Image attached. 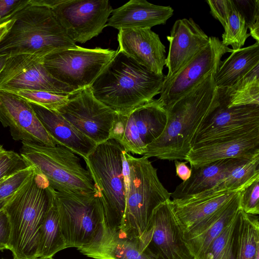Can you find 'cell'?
<instances>
[{
  "label": "cell",
  "instance_id": "obj_51",
  "mask_svg": "<svg viewBox=\"0 0 259 259\" xmlns=\"http://www.w3.org/2000/svg\"><path fill=\"white\" fill-rule=\"evenodd\" d=\"M52 259H54L53 258Z\"/></svg>",
  "mask_w": 259,
  "mask_h": 259
},
{
  "label": "cell",
  "instance_id": "obj_29",
  "mask_svg": "<svg viewBox=\"0 0 259 259\" xmlns=\"http://www.w3.org/2000/svg\"><path fill=\"white\" fill-rule=\"evenodd\" d=\"M66 248L53 189L50 204L39 229L36 257L51 258Z\"/></svg>",
  "mask_w": 259,
  "mask_h": 259
},
{
  "label": "cell",
  "instance_id": "obj_42",
  "mask_svg": "<svg viewBox=\"0 0 259 259\" xmlns=\"http://www.w3.org/2000/svg\"><path fill=\"white\" fill-rule=\"evenodd\" d=\"M176 175L183 181H187L191 175V169L186 164V162L180 161L178 160H174Z\"/></svg>",
  "mask_w": 259,
  "mask_h": 259
},
{
  "label": "cell",
  "instance_id": "obj_23",
  "mask_svg": "<svg viewBox=\"0 0 259 259\" xmlns=\"http://www.w3.org/2000/svg\"><path fill=\"white\" fill-rule=\"evenodd\" d=\"M77 249L93 259H151L139 239L122 235L119 231L108 228L105 222L92 242Z\"/></svg>",
  "mask_w": 259,
  "mask_h": 259
},
{
  "label": "cell",
  "instance_id": "obj_20",
  "mask_svg": "<svg viewBox=\"0 0 259 259\" xmlns=\"http://www.w3.org/2000/svg\"><path fill=\"white\" fill-rule=\"evenodd\" d=\"M118 51L150 72L163 75L166 51L159 35L151 29L119 30Z\"/></svg>",
  "mask_w": 259,
  "mask_h": 259
},
{
  "label": "cell",
  "instance_id": "obj_47",
  "mask_svg": "<svg viewBox=\"0 0 259 259\" xmlns=\"http://www.w3.org/2000/svg\"><path fill=\"white\" fill-rule=\"evenodd\" d=\"M9 176H6V177H5L2 179H0V185L3 182H4L7 178L8 177H9Z\"/></svg>",
  "mask_w": 259,
  "mask_h": 259
},
{
  "label": "cell",
  "instance_id": "obj_17",
  "mask_svg": "<svg viewBox=\"0 0 259 259\" xmlns=\"http://www.w3.org/2000/svg\"><path fill=\"white\" fill-rule=\"evenodd\" d=\"M0 122L9 128L15 141L57 145L31 104L17 95L3 90H0Z\"/></svg>",
  "mask_w": 259,
  "mask_h": 259
},
{
  "label": "cell",
  "instance_id": "obj_3",
  "mask_svg": "<svg viewBox=\"0 0 259 259\" xmlns=\"http://www.w3.org/2000/svg\"><path fill=\"white\" fill-rule=\"evenodd\" d=\"M52 190L46 179L34 169L5 204L10 227L9 250L13 259L36 258L39 229Z\"/></svg>",
  "mask_w": 259,
  "mask_h": 259
},
{
  "label": "cell",
  "instance_id": "obj_16",
  "mask_svg": "<svg viewBox=\"0 0 259 259\" xmlns=\"http://www.w3.org/2000/svg\"><path fill=\"white\" fill-rule=\"evenodd\" d=\"M42 53L9 56L0 72V90H36L72 94L76 91L53 77L46 69Z\"/></svg>",
  "mask_w": 259,
  "mask_h": 259
},
{
  "label": "cell",
  "instance_id": "obj_21",
  "mask_svg": "<svg viewBox=\"0 0 259 259\" xmlns=\"http://www.w3.org/2000/svg\"><path fill=\"white\" fill-rule=\"evenodd\" d=\"M240 191L215 211L183 232L184 240L193 257L202 259L211 243L235 218L240 209Z\"/></svg>",
  "mask_w": 259,
  "mask_h": 259
},
{
  "label": "cell",
  "instance_id": "obj_26",
  "mask_svg": "<svg viewBox=\"0 0 259 259\" xmlns=\"http://www.w3.org/2000/svg\"><path fill=\"white\" fill-rule=\"evenodd\" d=\"M248 161L237 158L217 160L198 167H191V175L170 193L172 199H183L214 187L236 166Z\"/></svg>",
  "mask_w": 259,
  "mask_h": 259
},
{
  "label": "cell",
  "instance_id": "obj_22",
  "mask_svg": "<svg viewBox=\"0 0 259 259\" xmlns=\"http://www.w3.org/2000/svg\"><path fill=\"white\" fill-rule=\"evenodd\" d=\"M174 14L170 6L151 4L146 0H131L122 6L113 9L107 26L118 29L141 28L165 24Z\"/></svg>",
  "mask_w": 259,
  "mask_h": 259
},
{
  "label": "cell",
  "instance_id": "obj_32",
  "mask_svg": "<svg viewBox=\"0 0 259 259\" xmlns=\"http://www.w3.org/2000/svg\"><path fill=\"white\" fill-rule=\"evenodd\" d=\"M232 2L231 12L221 42L226 47L231 46L233 51H236L242 48L250 35L243 17L237 10L232 0Z\"/></svg>",
  "mask_w": 259,
  "mask_h": 259
},
{
  "label": "cell",
  "instance_id": "obj_49",
  "mask_svg": "<svg viewBox=\"0 0 259 259\" xmlns=\"http://www.w3.org/2000/svg\"><path fill=\"white\" fill-rule=\"evenodd\" d=\"M256 259H259V256H257Z\"/></svg>",
  "mask_w": 259,
  "mask_h": 259
},
{
  "label": "cell",
  "instance_id": "obj_28",
  "mask_svg": "<svg viewBox=\"0 0 259 259\" xmlns=\"http://www.w3.org/2000/svg\"><path fill=\"white\" fill-rule=\"evenodd\" d=\"M233 259H256L259 256V222L257 215L248 214L241 209L234 229Z\"/></svg>",
  "mask_w": 259,
  "mask_h": 259
},
{
  "label": "cell",
  "instance_id": "obj_30",
  "mask_svg": "<svg viewBox=\"0 0 259 259\" xmlns=\"http://www.w3.org/2000/svg\"><path fill=\"white\" fill-rule=\"evenodd\" d=\"M217 89L226 99L228 107L259 105V65L233 85Z\"/></svg>",
  "mask_w": 259,
  "mask_h": 259
},
{
  "label": "cell",
  "instance_id": "obj_34",
  "mask_svg": "<svg viewBox=\"0 0 259 259\" xmlns=\"http://www.w3.org/2000/svg\"><path fill=\"white\" fill-rule=\"evenodd\" d=\"M236 216L211 243L202 259H233V239Z\"/></svg>",
  "mask_w": 259,
  "mask_h": 259
},
{
  "label": "cell",
  "instance_id": "obj_25",
  "mask_svg": "<svg viewBox=\"0 0 259 259\" xmlns=\"http://www.w3.org/2000/svg\"><path fill=\"white\" fill-rule=\"evenodd\" d=\"M31 104L42 125L57 145L69 149L84 159L95 149L97 145L78 132L58 112Z\"/></svg>",
  "mask_w": 259,
  "mask_h": 259
},
{
  "label": "cell",
  "instance_id": "obj_45",
  "mask_svg": "<svg viewBox=\"0 0 259 259\" xmlns=\"http://www.w3.org/2000/svg\"><path fill=\"white\" fill-rule=\"evenodd\" d=\"M7 151L2 145H0V158L6 153Z\"/></svg>",
  "mask_w": 259,
  "mask_h": 259
},
{
  "label": "cell",
  "instance_id": "obj_18",
  "mask_svg": "<svg viewBox=\"0 0 259 259\" xmlns=\"http://www.w3.org/2000/svg\"><path fill=\"white\" fill-rule=\"evenodd\" d=\"M257 155H259V128L194 145L185 160L191 167H198L228 158L250 160Z\"/></svg>",
  "mask_w": 259,
  "mask_h": 259
},
{
  "label": "cell",
  "instance_id": "obj_37",
  "mask_svg": "<svg viewBox=\"0 0 259 259\" xmlns=\"http://www.w3.org/2000/svg\"><path fill=\"white\" fill-rule=\"evenodd\" d=\"M31 166L18 170L0 185V202L8 200L21 187L34 171Z\"/></svg>",
  "mask_w": 259,
  "mask_h": 259
},
{
  "label": "cell",
  "instance_id": "obj_19",
  "mask_svg": "<svg viewBox=\"0 0 259 259\" xmlns=\"http://www.w3.org/2000/svg\"><path fill=\"white\" fill-rule=\"evenodd\" d=\"M169 42L165 80L175 75L208 44L209 36L192 18L177 20L167 36Z\"/></svg>",
  "mask_w": 259,
  "mask_h": 259
},
{
  "label": "cell",
  "instance_id": "obj_14",
  "mask_svg": "<svg viewBox=\"0 0 259 259\" xmlns=\"http://www.w3.org/2000/svg\"><path fill=\"white\" fill-rule=\"evenodd\" d=\"M50 9L68 36L80 44L102 32L113 10L108 0H57Z\"/></svg>",
  "mask_w": 259,
  "mask_h": 259
},
{
  "label": "cell",
  "instance_id": "obj_1",
  "mask_svg": "<svg viewBox=\"0 0 259 259\" xmlns=\"http://www.w3.org/2000/svg\"><path fill=\"white\" fill-rule=\"evenodd\" d=\"M215 72L164 109L167 122L161 135L145 148L143 156L185 160L194 135L209 112L216 91Z\"/></svg>",
  "mask_w": 259,
  "mask_h": 259
},
{
  "label": "cell",
  "instance_id": "obj_2",
  "mask_svg": "<svg viewBox=\"0 0 259 259\" xmlns=\"http://www.w3.org/2000/svg\"><path fill=\"white\" fill-rule=\"evenodd\" d=\"M165 76L150 72L117 50L90 88L97 99L124 115L159 94Z\"/></svg>",
  "mask_w": 259,
  "mask_h": 259
},
{
  "label": "cell",
  "instance_id": "obj_12",
  "mask_svg": "<svg viewBox=\"0 0 259 259\" xmlns=\"http://www.w3.org/2000/svg\"><path fill=\"white\" fill-rule=\"evenodd\" d=\"M96 145L110 139L118 113L97 99L90 87L76 91L57 111Z\"/></svg>",
  "mask_w": 259,
  "mask_h": 259
},
{
  "label": "cell",
  "instance_id": "obj_44",
  "mask_svg": "<svg viewBox=\"0 0 259 259\" xmlns=\"http://www.w3.org/2000/svg\"><path fill=\"white\" fill-rule=\"evenodd\" d=\"M9 56L6 55H0V72L2 71Z\"/></svg>",
  "mask_w": 259,
  "mask_h": 259
},
{
  "label": "cell",
  "instance_id": "obj_50",
  "mask_svg": "<svg viewBox=\"0 0 259 259\" xmlns=\"http://www.w3.org/2000/svg\"><path fill=\"white\" fill-rule=\"evenodd\" d=\"M193 259H196V258H194V257Z\"/></svg>",
  "mask_w": 259,
  "mask_h": 259
},
{
  "label": "cell",
  "instance_id": "obj_43",
  "mask_svg": "<svg viewBox=\"0 0 259 259\" xmlns=\"http://www.w3.org/2000/svg\"><path fill=\"white\" fill-rule=\"evenodd\" d=\"M13 22V20L11 19L0 25V41L8 31Z\"/></svg>",
  "mask_w": 259,
  "mask_h": 259
},
{
  "label": "cell",
  "instance_id": "obj_48",
  "mask_svg": "<svg viewBox=\"0 0 259 259\" xmlns=\"http://www.w3.org/2000/svg\"><path fill=\"white\" fill-rule=\"evenodd\" d=\"M52 258H41V257H36V258H33V259H52Z\"/></svg>",
  "mask_w": 259,
  "mask_h": 259
},
{
  "label": "cell",
  "instance_id": "obj_6",
  "mask_svg": "<svg viewBox=\"0 0 259 259\" xmlns=\"http://www.w3.org/2000/svg\"><path fill=\"white\" fill-rule=\"evenodd\" d=\"M123 150L109 139L97 145L84 159L102 206L105 224L116 231L120 230L125 206Z\"/></svg>",
  "mask_w": 259,
  "mask_h": 259
},
{
  "label": "cell",
  "instance_id": "obj_33",
  "mask_svg": "<svg viewBox=\"0 0 259 259\" xmlns=\"http://www.w3.org/2000/svg\"><path fill=\"white\" fill-rule=\"evenodd\" d=\"M7 92L20 96L30 104L55 111H57L68 101L71 94L36 90H13Z\"/></svg>",
  "mask_w": 259,
  "mask_h": 259
},
{
  "label": "cell",
  "instance_id": "obj_40",
  "mask_svg": "<svg viewBox=\"0 0 259 259\" xmlns=\"http://www.w3.org/2000/svg\"><path fill=\"white\" fill-rule=\"evenodd\" d=\"M30 0H0V25L11 20Z\"/></svg>",
  "mask_w": 259,
  "mask_h": 259
},
{
  "label": "cell",
  "instance_id": "obj_7",
  "mask_svg": "<svg viewBox=\"0 0 259 259\" xmlns=\"http://www.w3.org/2000/svg\"><path fill=\"white\" fill-rule=\"evenodd\" d=\"M20 155L26 166L42 175L55 191L69 194L95 192L87 169L72 151L63 146H50L22 142Z\"/></svg>",
  "mask_w": 259,
  "mask_h": 259
},
{
  "label": "cell",
  "instance_id": "obj_31",
  "mask_svg": "<svg viewBox=\"0 0 259 259\" xmlns=\"http://www.w3.org/2000/svg\"><path fill=\"white\" fill-rule=\"evenodd\" d=\"M258 165L259 155H257L234 167L218 185L206 191L215 192L242 189L259 176Z\"/></svg>",
  "mask_w": 259,
  "mask_h": 259
},
{
  "label": "cell",
  "instance_id": "obj_5",
  "mask_svg": "<svg viewBox=\"0 0 259 259\" xmlns=\"http://www.w3.org/2000/svg\"><path fill=\"white\" fill-rule=\"evenodd\" d=\"M13 24L0 41V55L42 53L77 47L66 34L52 10L30 0L12 19Z\"/></svg>",
  "mask_w": 259,
  "mask_h": 259
},
{
  "label": "cell",
  "instance_id": "obj_35",
  "mask_svg": "<svg viewBox=\"0 0 259 259\" xmlns=\"http://www.w3.org/2000/svg\"><path fill=\"white\" fill-rule=\"evenodd\" d=\"M243 17L249 35L259 42V0H232Z\"/></svg>",
  "mask_w": 259,
  "mask_h": 259
},
{
  "label": "cell",
  "instance_id": "obj_38",
  "mask_svg": "<svg viewBox=\"0 0 259 259\" xmlns=\"http://www.w3.org/2000/svg\"><path fill=\"white\" fill-rule=\"evenodd\" d=\"M26 166L20 154L12 150H7L0 158V179Z\"/></svg>",
  "mask_w": 259,
  "mask_h": 259
},
{
  "label": "cell",
  "instance_id": "obj_39",
  "mask_svg": "<svg viewBox=\"0 0 259 259\" xmlns=\"http://www.w3.org/2000/svg\"><path fill=\"white\" fill-rule=\"evenodd\" d=\"M212 16L225 27L231 12L232 0H207Z\"/></svg>",
  "mask_w": 259,
  "mask_h": 259
},
{
  "label": "cell",
  "instance_id": "obj_52",
  "mask_svg": "<svg viewBox=\"0 0 259 259\" xmlns=\"http://www.w3.org/2000/svg\"><path fill=\"white\" fill-rule=\"evenodd\" d=\"M2 259H4V258H2Z\"/></svg>",
  "mask_w": 259,
  "mask_h": 259
},
{
  "label": "cell",
  "instance_id": "obj_13",
  "mask_svg": "<svg viewBox=\"0 0 259 259\" xmlns=\"http://www.w3.org/2000/svg\"><path fill=\"white\" fill-rule=\"evenodd\" d=\"M151 259H193L175 215L170 199L153 211L148 226L139 239Z\"/></svg>",
  "mask_w": 259,
  "mask_h": 259
},
{
  "label": "cell",
  "instance_id": "obj_46",
  "mask_svg": "<svg viewBox=\"0 0 259 259\" xmlns=\"http://www.w3.org/2000/svg\"><path fill=\"white\" fill-rule=\"evenodd\" d=\"M7 200L0 202V210L3 208V207Z\"/></svg>",
  "mask_w": 259,
  "mask_h": 259
},
{
  "label": "cell",
  "instance_id": "obj_24",
  "mask_svg": "<svg viewBox=\"0 0 259 259\" xmlns=\"http://www.w3.org/2000/svg\"><path fill=\"white\" fill-rule=\"evenodd\" d=\"M242 189L206 191L183 199H172L173 209L183 232L215 211Z\"/></svg>",
  "mask_w": 259,
  "mask_h": 259
},
{
  "label": "cell",
  "instance_id": "obj_4",
  "mask_svg": "<svg viewBox=\"0 0 259 259\" xmlns=\"http://www.w3.org/2000/svg\"><path fill=\"white\" fill-rule=\"evenodd\" d=\"M125 185V206L119 233L139 239L145 232L154 210L169 199L170 193L164 187L148 158L135 157L122 152Z\"/></svg>",
  "mask_w": 259,
  "mask_h": 259
},
{
  "label": "cell",
  "instance_id": "obj_8",
  "mask_svg": "<svg viewBox=\"0 0 259 259\" xmlns=\"http://www.w3.org/2000/svg\"><path fill=\"white\" fill-rule=\"evenodd\" d=\"M54 197L67 247L78 248L92 242L105 222L96 192L69 194L54 190Z\"/></svg>",
  "mask_w": 259,
  "mask_h": 259
},
{
  "label": "cell",
  "instance_id": "obj_9",
  "mask_svg": "<svg viewBox=\"0 0 259 259\" xmlns=\"http://www.w3.org/2000/svg\"><path fill=\"white\" fill-rule=\"evenodd\" d=\"M116 53L109 49L77 46L50 53L44 56L43 62L53 77L78 91L91 87Z\"/></svg>",
  "mask_w": 259,
  "mask_h": 259
},
{
  "label": "cell",
  "instance_id": "obj_11",
  "mask_svg": "<svg viewBox=\"0 0 259 259\" xmlns=\"http://www.w3.org/2000/svg\"><path fill=\"white\" fill-rule=\"evenodd\" d=\"M227 105L226 99L216 88L211 109L194 135L191 147L198 144L244 134L259 128V105L229 107Z\"/></svg>",
  "mask_w": 259,
  "mask_h": 259
},
{
  "label": "cell",
  "instance_id": "obj_15",
  "mask_svg": "<svg viewBox=\"0 0 259 259\" xmlns=\"http://www.w3.org/2000/svg\"><path fill=\"white\" fill-rule=\"evenodd\" d=\"M233 50L215 36H209L207 46L172 77L164 80L158 103L165 109L190 91L208 75L218 71L221 58Z\"/></svg>",
  "mask_w": 259,
  "mask_h": 259
},
{
  "label": "cell",
  "instance_id": "obj_41",
  "mask_svg": "<svg viewBox=\"0 0 259 259\" xmlns=\"http://www.w3.org/2000/svg\"><path fill=\"white\" fill-rule=\"evenodd\" d=\"M10 236L9 220L3 208L0 210V251L9 249Z\"/></svg>",
  "mask_w": 259,
  "mask_h": 259
},
{
  "label": "cell",
  "instance_id": "obj_10",
  "mask_svg": "<svg viewBox=\"0 0 259 259\" xmlns=\"http://www.w3.org/2000/svg\"><path fill=\"white\" fill-rule=\"evenodd\" d=\"M166 122V112L153 99L127 114H118L110 139L119 143L125 152L143 155L146 147L163 133Z\"/></svg>",
  "mask_w": 259,
  "mask_h": 259
},
{
  "label": "cell",
  "instance_id": "obj_36",
  "mask_svg": "<svg viewBox=\"0 0 259 259\" xmlns=\"http://www.w3.org/2000/svg\"><path fill=\"white\" fill-rule=\"evenodd\" d=\"M240 209L248 214H259V176L240 191Z\"/></svg>",
  "mask_w": 259,
  "mask_h": 259
},
{
  "label": "cell",
  "instance_id": "obj_27",
  "mask_svg": "<svg viewBox=\"0 0 259 259\" xmlns=\"http://www.w3.org/2000/svg\"><path fill=\"white\" fill-rule=\"evenodd\" d=\"M259 65V42L233 51L223 61L214 75L216 87L233 85Z\"/></svg>",
  "mask_w": 259,
  "mask_h": 259
}]
</instances>
